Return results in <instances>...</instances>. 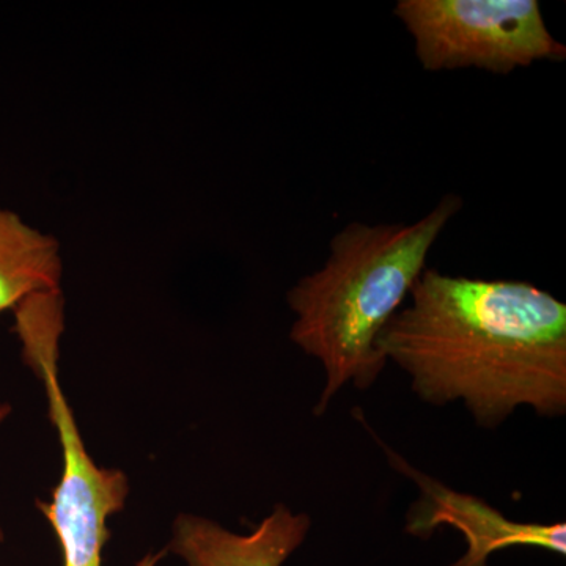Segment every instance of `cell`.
I'll return each instance as SVG.
<instances>
[{
  "instance_id": "cell-1",
  "label": "cell",
  "mask_w": 566,
  "mask_h": 566,
  "mask_svg": "<svg viewBox=\"0 0 566 566\" xmlns=\"http://www.w3.org/2000/svg\"><path fill=\"white\" fill-rule=\"evenodd\" d=\"M378 338L424 403L461 401L483 428L516 409L566 412V305L531 282L427 270Z\"/></svg>"
},
{
  "instance_id": "cell-2",
  "label": "cell",
  "mask_w": 566,
  "mask_h": 566,
  "mask_svg": "<svg viewBox=\"0 0 566 566\" xmlns=\"http://www.w3.org/2000/svg\"><path fill=\"white\" fill-rule=\"evenodd\" d=\"M461 208V197L447 193L416 222L348 223L331 240L323 266L290 290V337L326 374L316 415H324L344 387L375 385L387 364L376 346L379 335L403 307L436 241Z\"/></svg>"
},
{
  "instance_id": "cell-3",
  "label": "cell",
  "mask_w": 566,
  "mask_h": 566,
  "mask_svg": "<svg viewBox=\"0 0 566 566\" xmlns=\"http://www.w3.org/2000/svg\"><path fill=\"white\" fill-rule=\"evenodd\" d=\"M14 334L22 357L43 385L52 427L62 450V474L50 502L39 504L62 551V566H103L107 523L125 509L129 480L93 460L74 419L59 375V345L65 329L61 290L35 294L18 305Z\"/></svg>"
},
{
  "instance_id": "cell-4",
  "label": "cell",
  "mask_w": 566,
  "mask_h": 566,
  "mask_svg": "<svg viewBox=\"0 0 566 566\" xmlns=\"http://www.w3.org/2000/svg\"><path fill=\"white\" fill-rule=\"evenodd\" d=\"M394 13L415 40L424 71L510 74L566 57L538 0H398Z\"/></svg>"
},
{
  "instance_id": "cell-5",
  "label": "cell",
  "mask_w": 566,
  "mask_h": 566,
  "mask_svg": "<svg viewBox=\"0 0 566 566\" xmlns=\"http://www.w3.org/2000/svg\"><path fill=\"white\" fill-rule=\"evenodd\" d=\"M392 460L395 468L411 476L420 491L419 501L409 510L406 531L419 538H428L441 526L463 534L468 551L452 566H488L494 553L513 546L539 547L565 556V523H516L482 499L458 493L416 471L400 457L392 455Z\"/></svg>"
},
{
  "instance_id": "cell-6",
  "label": "cell",
  "mask_w": 566,
  "mask_h": 566,
  "mask_svg": "<svg viewBox=\"0 0 566 566\" xmlns=\"http://www.w3.org/2000/svg\"><path fill=\"white\" fill-rule=\"evenodd\" d=\"M307 513L275 505L251 534H237L210 517L182 513L175 520L170 551L186 566H283L303 546Z\"/></svg>"
},
{
  "instance_id": "cell-7",
  "label": "cell",
  "mask_w": 566,
  "mask_h": 566,
  "mask_svg": "<svg viewBox=\"0 0 566 566\" xmlns=\"http://www.w3.org/2000/svg\"><path fill=\"white\" fill-rule=\"evenodd\" d=\"M57 240L0 207V315L35 294L61 290Z\"/></svg>"
},
{
  "instance_id": "cell-8",
  "label": "cell",
  "mask_w": 566,
  "mask_h": 566,
  "mask_svg": "<svg viewBox=\"0 0 566 566\" xmlns=\"http://www.w3.org/2000/svg\"><path fill=\"white\" fill-rule=\"evenodd\" d=\"M7 415H9V408H7V406H0V422L6 419ZM0 539H3L2 527H0Z\"/></svg>"
}]
</instances>
